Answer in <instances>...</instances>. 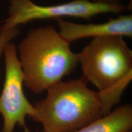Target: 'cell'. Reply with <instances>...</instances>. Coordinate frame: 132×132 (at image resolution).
Listing matches in <instances>:
<instances>
[{"instance_id":"cell-7","label":"cell","mask_w":132,"mask_h":132,"mask_svg":"<svg viewBox=\"0 0 132 132\" xmlns=\"http://www.w3.org/2000/svg\"><path fill=\"white\" fill-rule=\"evenodd\" d=\"M131 129L132 106L125 104L74 132H131Z\"/></svg>"},{"instance_id":"cell-1","label":"cell","mask_w":132,"mask_h":132,"mask_svg":"<svg viewBox=\"0 0 132 132\" xmlns=\"http://www.w3.org/2000/svg\"><path fill=\"white\" fill-rule=\"evenodd\" d=\"M17 54L24 85L36 94L61 81L78 65V53L51 25L31 29L19 44Z\"/></svg>"},{"instance_id":"cell-2","label":"cell","mask_w":132,"mask_h":132,"mask_svg":"<svg viewBox=\"0 0 132 132\" xmlns=\"http://www.w3.org/2000/svg\"><path fill=\"white\" fill-rule=\"evenodd\" d=\"M45 98L34 104L32 119L44 132H74L108 114L101 95L87 86L84 78L59 82L47 90Z\"/></svg>"},{"instance_id":"cell-10","label":"cell","mask_w":132,"mask_h":132,"mask_svg":"<svg viewBox=\"0 0 132 132\" xmlns=\"http://www.w3.org/2000/svg\"></svg>"},{"instance_id":"cell-8","label":"cell","mask_w":132,"mask_h":132,"mask_svg":"<svg viewBox=\"0 0 132 132\" xmlns=\"http://www.w3.org/2000/svg\"><path fill=\"white\" fill-rule=\"evenodd\" d=\"M20 33L18 28H13L6 30L0 31V59L3 56L4 48L7 44L11 42ZM1 77V72H0Z\"/></svg>"},{"instance_id":"cell-9","label":"cell","mask_w":132,"mask_h":132,"mask_svg":"<svg viewBox=\"0 0 132 132\" xmlns=\"http://www.w3.org/2000/svg\"><path fill=\"white\" fill-rule=\"evenodd\" d=\"M92 2L100 3V4H122V1L124 0H90Z\"/></svg>"},{"instance_id":"cell-3","label":"cell","mask_w":132,"mask_h":132,"mask_svg":"<svg viewBox=\"0 0 132 132\" xmlns=\"http://www.w3.org/2000/svg\"><path fill=\"white\" fill-rule=\"evenodd\" d=\"M82 77L98 92L122 95L132 79V50L122 36L94 38L78 53Z\"/></svg>"},{"instance_id":"cell-6","label":"cell","mask_w":132,"mask_h":132,"mask_svg":"<svg viewBox=\"0 0 132 132\" xmlns=\"http://www.w3.org/2000/svg\"><path fill=\"white\" fill-rule=\"evenodd\" d=\"M55 21L59 28V34L69 44L89 37L111 36L132 37L131 14L121 15L106 22L95 24L76 23L64 19H57Z\"/></svg>"},{"instance_id":"cell-4","label":"cell","mask_w":132,"mask_h":132,"mask_svg":"<svg viewBox=\"0 0 132 132\" xmlns=\"http://www.w3.org/2000/svg\"><path fill=\"white\" fill-rule=\"evenodd\" d=\"M125 10L123 4H100L90 0H73L52 6H41L31 0H10L7 16L2 21L0 31L18 28L38 20L71 16L89 20L98 15L120 14Z\"/></svg>"},{"instance_id":"cell-5","label":"cell","mask_w":132,"mask_h":132,"mask_svg":"<svg viewBox=\"0 0 132 132\" xmlns=\"http://www.w3.org/2000/svg\"><path fill=\"white\" fill-rule=\"evenodd\" d=\"M3 56L5 77L0 94V114L3 118L2 132H14L16 125L23 128L24 132H29L25 118L28 116L32 119L36 110L24 95V76L14 43L6 45Z\"/></svg>"}]
</instances>
